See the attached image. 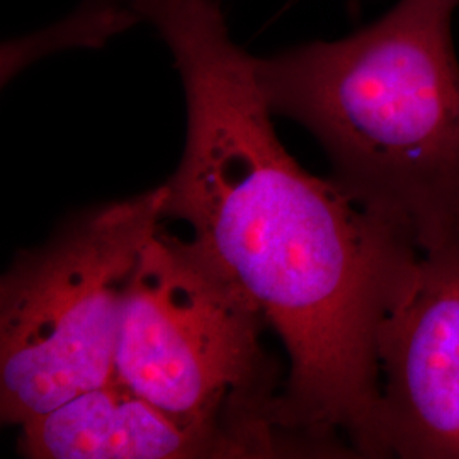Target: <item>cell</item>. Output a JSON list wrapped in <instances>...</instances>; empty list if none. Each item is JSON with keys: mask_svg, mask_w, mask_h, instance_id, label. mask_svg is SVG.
I'll return each mask as SVG.
<instances>
[{"mask_svg": "<svg viewBox=\"0 0 459 459\" xmlns=\"http://www.w3.org/2000/svg\"><path fill=\"white\" fill-rule=\"evenodd\" d=\"M459 0H398L337 41L257 58L274 115L325 150L332 179L420 248L459 231Z\"/></svg>", "mask_w": 459, "mask_h": 459, "instance_id": "obj_2", "label": "cell"}, {"mask_svg": "<svg viewBox=\"0 0 459 459\" xmlns=\"http://www.w3.org/2000/svg\"><path fill=\"white\" fill-rule=\"evenodd\" d=\"M181 75L187 132L165 218L278 332L290 358L273 422L305 453L373 458L379 330L420 254L411 233L307 172L279 142L257 79L214 0H145Z\"/></svg>", "mask_w": 459, "mask_h": 459, "instance_id": "obj_1", "label": "cell"}, {"mask_svg": "<svg viewBox=\"0 0 459 459\" xmlns=\"http://www.w3.org/2000/svg\"><path fill=\"white\" fill-rule=\"evenodd\" d=\"M165 196L164 184L77 214L2 278V422L21 427L115 377L125 299Z\"/></svg>", "mask_w": 459, "mask_h": 459, "instance_id": "obj_4", "label": "cell"}, {"mask_svg": "<svg viewBox=\"0 0 459 459\" xmlns=\"http://www.w3.org/2000/svg\"><path fill=\"white\" fill-rule=\"evenodd\" d=\"M111 2H113L115 5H117L119 9H123V11L136 22V17L133 14V4H134L136 0H111Z\"/></svg>", "mask_w": 459, "mask_h": 459, "instance_id": "obj_7", "label": "cell"}, {"mask_svg": "<svg viewBox=\"0 0 459 459\" xmlns=\"http://www.w3.org/2000/svg\"><path fill=\"white\" fill-rule=\"evenodd\" d=\"M34 459L250 458L229 436L182 424L113 377L21 426Z\"/></svg>", "mask_w": 459, "mask_h": 459, "instance_id": "obj_6", "label": "cell"}, {"mask_svg": "<svg viewBox=\"0 0 459 459\" xmlns=\"http://www.w3.org/2000/svg\"><path fill=\"white\" fill-rule=\"evenodd\" d=\"M250 298L193 242L148 240L125 299L115 377L182 424L225 434L250 458L299 449L273 422L278 371Z\"/></svg>", "mask_w": 459, "mask_h": 459, "instance_id": "obj_3", "label": "cell"}, {"mask_svg": "<svg viewBox=\"0 0 459 459\" xmlns=\"http://www.w3.org/2000/svg\"><path fill=\"white\" fill-rule=\"evenodd\" d=\"M377 361L373 458L459 459V231L420 248Z\"/></svg>", "mask_w": 459, "mask_h": 459, "instance_id": "obj_5", "label": "cell"}]
</instances>
